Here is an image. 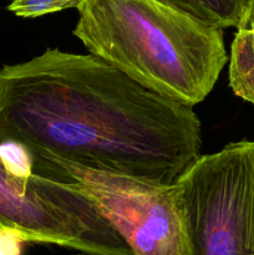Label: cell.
Segmentation results:
<instances>
[{
	"mask_svg": "<svg viewBox=\"0 0 254 255\" xmlns=\"http://www.w3.org/2000/svg\"><path fill=\"white\" fill-rule=\"evenodd\" d=\"M0 228L24 242L87 255H133L128 244L76 184L32 173L16 178L0 167Z\"/></svg>",
	"mask_w": 254,
	"mask_h": 255,
	"instance_id": "cell-4",
	"label": "cell"
},
{
	"mask_svg": "<svg viewBox=\"0 0 254 255\" xmlns=\"http://www.w3.org/2000/svg\"><path fill=\"white\" fill-rule=\"evenodd\" d=\"M0 167H1V168H2V166H1V162H0Z\"/></svg>",
	"mask_w": 254,
	"mask_h": 255,
	"instance_id": "cell-11",
	"label": "cell"
},
{
	"mask_svg": "<svg viewBox=\"0 0 254 255\" xmlns=\"http://www.w3.org/2000/svg\"><path fill=\"white\" fill-rule=\"evenodd\" d=\"M34 173L80 187L121 234L133 255H184L174 184L94 171L57 159L34 161Z\"/></svg>",
	"mask_w": 254,
	"mask_h": 255,
	"instance_id": "cell-5",
	"label": "cell"
},
{
	"mask_svg": "<svg viewBox=\"0 0 254 255\" xmlns=\"http://www.w3.org/2000/svg\"><path fill=\"white\" fill-rule=\"evenodd\" d=\"M0 162L2 168L16 178H29L34 173L32 154L20 142H0Z\"/></svg>",
	"mask_w": 254,
	"mask_h": 255,
	"instance_id": "cell-8",
	"label": "cell"
},
{
	"mask_svg": "<svg viewBox=\"0 0 254 255\" xmlns=\"http://www.w3.org/2000/svg\"><path fill=\"white\" fill-rule=\"evenodd\" d=\"M174 186L184 255H254V141L199 156Z\"/></svg>",
	"mask_w": 254,
	"mask_h": 255,
	"instance_id": "cell-3",
	"label": "cell"
},
{
	"mask_svg": "<svg viewBox=\"0 0 254 255\" xmlns=\"http://www.w3.org/2000/svg\"><path fill=\"white\" fill-rule=\"evenodd\" d=\"M196 19L218 27H238L253 6L254 0H162Z\"/></svg>",
	"mask_w": 254,
	"mask_h": 255,
	"instance_id": "cell-7",
	"label": "cell"
},
{
	"mask_svg": "<svg viewBox=\"0 0 254 255\" xmlns=\"http://www.w3.org/2000/svg\"><path fill=\"white\" fill-rule=\"evenodd\" d=\"M34 161L174 184L201 156L193 107L164 97L95 55L47 49L0 70V142Z\"/></svg>",
	"mask_w": 254,
	"mask_h": 255,
	"instance_id": "cell-1",
	"label": "cell"
},
{
	"mask_svg": "<svg viewBox=\"0 0 254 255\" xmlns=\"http://www.w3.org/2000/svg\"><path fill=\"white\" fill-rule=\"evenodd\" d=\"M81 0H11L7 10L19 17L35 19L77 7Z\"/></svg>",
	"mask_w": 254,
	"mask_h": 255,
	"instance_id": "cell-9",
	"label": "cell"
},
{
	"mask_svg": "<svg viewBox=\"0 0 254 255\" xmlns=\"http://www.w3.org/2000/svg\"><path fill=\"white\" fill-rule=\"evenodd\" d=\"M22 243L15 232L0 228V255H21Z\"/></svg>",
	"mask_w": 254,
	"mask_h": 255,
	"instance_id": "cell-10",
	"label": "cell"
},
{
	"mask_svg": "<svg viewBox=\"0 0 254 255\" xmlns=\"http://www.w3.org/2000/svg\"><path fill=\"white\" fill-rule=\"evenodd\" d=\"M229 86L234 95L254 105V1L237 27L229 56Z\"/></svg>",
	"mask_w": 254,
	"mask_h": 255,
	"instance_id": "cell-6",
	"label": "cell"
},
{
	"mask_svg": "<svg viewBox=\"0 0 254 255\" xmlns=\"http://www.w3.org/2000/svg\"><path fill=\"white\" fill-rule=\"evenodd\" d=\"M76 36L90 54L187 106L213 90L227 64L223 30L162 0H81Z\"/></svg>",
	"mask_w": 254,
	"mask_h": 255,
	"instance_id": "cell-2",
	"label": "cell"
}]
</instances>
